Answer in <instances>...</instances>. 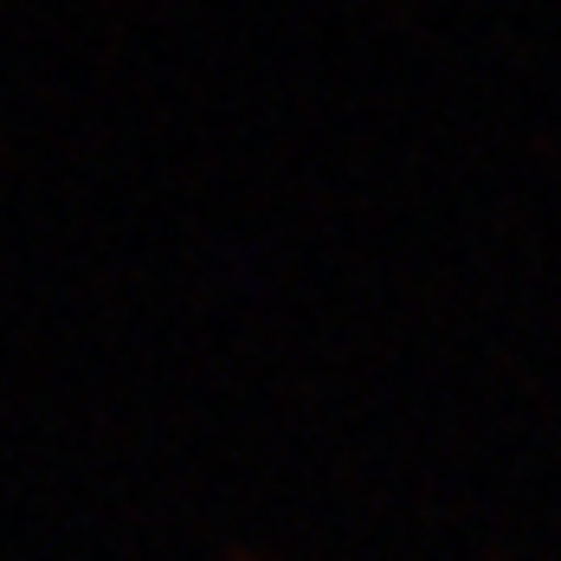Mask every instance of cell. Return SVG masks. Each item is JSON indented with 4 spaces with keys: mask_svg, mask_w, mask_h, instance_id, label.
Segmentation results:
<instances>
[{
    "mask_svg": "<svg viewBox=\"0 0 561 561\" xmlns=\"http://www.w3.org/2000/svg\"><path fill=\"white\" fill-rule=\"evenodd\" d=\"M232 561H252V556H232Z\"/></svg>",
    "mask_w": 561,
    "mask_h": 561,
    "instance_id": "1",
    "label": "cell"
}]
</instances>
